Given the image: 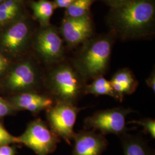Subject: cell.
<instances>
[{"mask_svg":"<svg viewBox=\"0 0 155 155\" xmlns=\"http://www.w3.org/2000/svg\"><path fill=\"white\" fill-rule=\"evenodd\" d=\"M111 52V43L107 38L97 39L85 45L74 61V68L86 82L103 76Z\"/></svg>","mask_w":155,"mask_h":155,"instance_id":"cell-1","label":"cell"},{"mask_svg":"<svg viewBox=\"0 0 155 155\" xmlns=\"http://www.w3.org/2000/svg\"><path fill=\"white\" fill-rule=\"evenodd\" d=\"M116 9L114 18L117 27L129 36L144 32L155 15V6L150 0H132Z\"/></svg>","mask_w":155,"mask_h":155,"instance_id":"cell-2","label":"cell"},{"mask_svg":"<svg viewBox=\"0 0 155 155\" xmlns=\"http://www.w3.org/2000/svg\"><path fill=\"white\" fill-rule=\"evenodd\" d=\"M85 83L77 70L67 64L54 68L48 77L50 90L57 101L73 104L84 94Z\"/></svg>","mask_w":155,"mask_h":155,"instance_id":"cell-3","label":"cell"},{"mask_svg":"<svg viewBox=\"0 0 155 155\" xmlns=\"http://www.w3.org/2000/svg\"><path fill=\"white\" fill-rule=\"evenodd\" d=\"M132 112V109L124 107L97 111L84 120V130H98L104 135L113 134L121 136L129 130L126 120L127 115Z\"/></svg>","mask_w":155,"mask_h":155,"instance_id":"cell-4","label":"cell"},{"mask_svg":"<svg viewBox=\"0 0 155 155\" xmlns=\"http://www.w3.org/2000/svg\"><path fill=\"white\" fill-rule=\"evenodd\" d=\"M31 26L25 16L0 29V52L15 58L26 49L31 36ZM7 58V57H6Z\"/></svg>","mask_w":155,"mask_h":155,"instance_id":"cell-5","label":"cell"},{"mask_svg":"<svg viewBox=\"0 0 155 155\" xmlns=\"http://www.w3.org/2000/svg\"><path fill=\"white\" fill-rule=\"evenodd\" d=\"M83 109L73 103L57 101L55 105L52 106L47 112L52 131L70 145L75 133L74 127L78 114Z\"/></svg>","mask_w":155,"mask_h":155,"instance_id":"cell-6","label":"cell"},{"mask_svg":"<svg viewBox=\"0 0 155 155\" xmlns=\"http://www.w3.org/2000/svg\"><path fill=\"white\" fill-rule=\"evenodd\" d=\"M17 140L18 143L24 144L38 155L52 153L60 142L59 137L39 119L31 122Z\"/></svg>","mask_w":155,"mask_h":155,"instance_id":"cell-7","label":"cell"},{"mask_svg":"<svg viewBox=\"0 0 155 155\" xmlns=\"http://www.w3.org/2000/svg\"><path fill=\"white\" fill-rule=\"evenodd\" d=\"M33 45L35 51L45 63H58L64 56L63 41L53 27L41 28L36 33Z\"/></svg>","mask_w":155,"mask_h":155,"instance_id":"cell-8","label":"cell"},{"mask_svg":"<svg viewBox=\"0 0 155 155\" xmlns=\"http://www.w3.org/2000/svg\"><path fill=\"white\" fill-rule=\"evenodd\" d=\"M38 82V74L33 63L25 60L17 63L6 75V87L13 91H29Z\"/></svg>","mask_w":155,"mask_h":155,"instance_id":"cell-9","label":"cell"},{"mask_svg":"<svg viewBox=\"0 0 155 155\" xmlns=\"http://www.w3.org/2000/svg\"><path fill=\"white\" fill-rule=\"evenodd\" d=\"M72 155H102L108 142L105 135L93 130L75 133Z\"/></svg>","mask_w":155,"mask_h":155,"instance_id":"cell-10","label":"cell"},{"mask_svg":"<svg viewBox=\"0 0 155 155\" xmlns=\"http://www.w3.org/2000/svg\"><path fill=\"white\" fill-rule=\"evenodd\" d=\"M61 35L70 47L84 42L92 33V24L88 15L80 17H68L62 23Z\"/></svg>","mask_w":155,"mask_h":155,"instance_id":"cell-11","label":"cell"},{"mask_svg":"<svg viewBox=\"0 0 155 155\" xmlns=\"http://www.w3.org/2000/svg\"><path fill=\"white\" fill-rule=\"evenodd\" d=\"M11 104L17 109L36 113L45 109H48L54 105V100L47 95L25 91L14 97Z\"/></svg>","mask_w":155,"mask_h":155,"instance_id":"cell-12","label":"cell"},{"mask_svg":"<svg viewBox=\"0 0 155 155\" xmlns=\"http://www.w3.org/2000/svg\"><path fill=\"white\" fill-rule=\"evenodd\" d=\"M116 94L117 100L122 101L126 95L134 93L139 86V82L131 71L127 68L120 70L116 72L110 81Z\"/></svg>","mask_w":155,"mask_h":155,"instance_id":"cell-13","label":"cell"},{"mask_svg":"<svg viewBox=\"0 0 155 155\" xmlns=\"http://www.w3.org/2000/svg\"><path fill=\"white\" fill-rule=\"evenodd\" d=\"M120 137L124 155H155L153 150L141 136L125 133Z\"/></svg>","mask_w":155,"mask_h":155,"instance_id":"cell-14","label":"cell"},{"mask_svg":"<svg viewBox=\"0 0 155 155\" xmlns=\"http://www.w3.org/2000/svg\"><path fill=\"white\" fill-rule=\"evenodd\" d=\"M23 0H5L0 3V29L25 16Z\"/></svg>","mask_w":155,"mask_h":155,"instance_id":"cell-15","label":"cell"},{"mask_svg":"<svg viewBox=\"0 0 155 155\" xmlns=\"http://www.w3.org/2000/svg\"><path fill=\"white\" fill-rule=\"evenodd\" d=\"M33 16L44 27L50 25L51 18L56 8L54 2L49 0H38L32 1L30 4Z\"/></svg>","mask_w":155,"mask_h":155,"instance_id":"cell-16","label":"cell"},{"mask_svg":"<svg viewBox=\"0 0 155 155\" xmlns=\"http://www.w3.org/2000/svg\"><path fill=\"white\" fill-rule=\"evenodd\" d=\"M84 94H93L95 96L108 95L117 100L110 81H107L103 76L95 78L90 84H86Z\"/></svg>","mask_w":155,"mask_h":155,"instance_id":"cell-17","label":"cell"},{"mask_svg":"<svg viewBox=\"0 0 155 155\" xmlns=\"http://www.w3.org/2000/svg\"><path fill=\"white\" fill-rule=\"evenodd\" d=\"M94 0H75L72 4L67 8L68 17H80L88 15L90 6Z\"/></svg>","mask_w":155,"mask_h":155,"instance_id":"cell-18","label":"cell"},{"mask_svg":"<svg viewBox=\"0 0 155 155\" xmlns=\"http://www.w3.org/2000/svg\"><path fill=\"white\" fill-rule=\"evenodd\" d=\"M127 124H134L140 125L143 127V132L149 134L152 139L155 138V121L150 118H145L139 120H132L128 121Z\"/></svg>","mask_w":155,"mask_h":155,"instance_id":"cell-19","label":"cell"},{"mask_svg":"<svg viewBox=\"0 0 155 155\" xmlns=\"http://www.w3.org/2000/svg\"><path fill=\"white\" fill-rule=\"evenodd\" d=\"M11 143H18L17 137L11 135L0 123V147Z\"/></svg>","mask_w":155,"mask_h":155,"instance_id":"cell-20","label":"cell"},{"mask_svg":"<svg viewBox=\"0 0 155 155\" xmlns=\"http://www.w3.org/2000/svg\"><path fill=\"white\" fill-rule=\"evenodd\" d=\"M13 109L11 104L0 97V118L10 114Z\"/></svg>","mask_w":155,"mask_h":155,"instance_id":"cell-21","label":"cell"},{"mask_svg":"<svg viewBox=\"0 0 155 155\" xmlns=\"http://www.w3.org/2000/svg\"><path fill=\"white\" fill-rule=\"evenodd\" d=\"M9 66V64L8 58L0 52V77L7 71Z\"/></svg>","mask_w":155,"mask_h":155,"instance_id":"cell-22","label":"cell"},{"mask_svg":"<svg viewBox=\"0 0 155 155\" xmlns=\"http://www.w3.org/2000/svg\"><path fill=\"white\" fill-rule=\"evenodd\" d=\"M75 0H55L54 4L56 8H61L67 9L71 5Z\"/></svg>","mask_w":155,"mask_h":155,"instance_id":"cell-23","label":"cell"},{"mask_svg":"<svg viewBox=\"0 0 155 155\" xmlns=\"http://www.w3.org/2000/svg\"><path fill=\"white\" fill-rule=\"evenodd\" d=\"M106 3L117 8L123 5L132 0H104Z\"/></svg>","mask_w":155,"mask_h":155,"instance_id":"cell-24","label":"cell"},{"mask_svg":"<svg viewBox=\"0 0 155 155\" xmlns=\"http://www.w3.org/2000/svg\"><path fill=\"white\" fill-rule=\"evenodd\" d=\"M0 155H15L13 148L8 145L0 147Z\"/></svg>","mask_w":155,"mask_h":155,"instance_id":"cell-25","label":"cell"},{"mask_svg":"<svg viewBox=\"0 0 155 155\" xmlns=\"http://www.w3.org/2000/svg\"><path fill=\"white\" fill-rule=\"evenodd\" d=\"M146 84L147 85L152 89V90L155 91V71H152L150 74V77L146 79Z\"/></svg>","mask_w":155,"mask_h":155,"instance_id":"cell-26","label":"cell"},{"mask_svg":"<svg viewBox=\"0 0 155 155\" xmlns=\"http://www.w3.org/2000/svg\"><path fill=\"white\" fill-rule=\"evenodd\" d=\"M5 0H0V3H1V2H4V1H5Z\"/></svg>","mask_w":155,"mask_h":155,"instance_id":"cell-27","label":"cell"}]
</instances>
